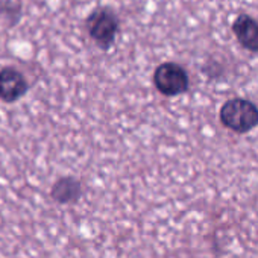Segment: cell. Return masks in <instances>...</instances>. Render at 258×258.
Returning <instances> with one entry per match:
<instances>
[{"label":"cell","instance_id":"6da1fadb","mask_svg":"<svg viewBox=\"0 0 258 258\" xmlns=\"http://www.w3.org/2000/svg\"><path fill=\"white\" fill-rule=\"evenodd\" d=\"M220 121L237 134H246L258 126V106L243 97H232L220 108Z\"/></svg>","mask_w":258,"mask_h":258},{"label":"cell","instance_id":"7a4b0ae2","mask_svg":"<svg viewBox=\"0 0 258 258\" xmlns=\"http://www.w3.org/2000/svg\"><path fill=\"white\" fill-rule=\"evenodd\" d=\"M154 84L164 96H178L188 90V75L176 62H164L154 73Z\"/></svg>","mask_w":258,"mask_h":258},{"label":"cell","instance_id":"3957f363","mask_svg":"<svg viewBox=\"0 0 258 258\" xmlns=\"http://www.w3.org/2000/svg\"><path fill=\"white\" fill-rule=\"evenodd\" d=\"M87 29L91 38L102 47L109 49L114 43V38L118 31V20L117 17L108 10L94 11L87 20Z\"/></svg>","mask_w":258,"mask_h":258},{"label":"cell","instance_id":"277c9868","mask_svg":"<svg viewBox=\"0 0 258 258\" xmlns=\"http://www.w3.org/2000/svg\"><path fill=\"white\" fill-rule=\"evenodd\" d=\"M232 32L241 47L258 53V20L247 14H240L232 23Z\"/></svg>","mask_w":258,"mask_h":258},{"label":"cell","instance_id":"5b68a950","mask_svg":"<svg viewBox=\"0 0 258 258\" xmlns=\"http://www.w3.org/2000/svg\"><path fill=\"white\" fill-rule=\"evenodd\" d=\"M28 91V82L25 76L14 69L0 70V99L5 102H14Z\"/></svg>","mask_w":258,"mask_h":258},{"label":"cell","instance_id":"8992f818","mask_svg":"<svg viewBox=\"0 0 258 258\" xmlns=\"http://www.w3.org/2000/svg\"><path fill=\"white\" fill-rule=\"evenodd\" d=\"M81 195H82V185L78 179H75L72 176L58 179L50 190L52 199L62 205L76 202L81 198Z\"/></svg>","mask_w":258,"mask_h":258}]
</instances>
